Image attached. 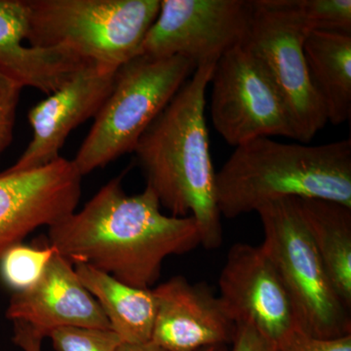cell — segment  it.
Listing matches in <instances>:
<instances>
[{"mask_svg":"<svg viewBox=\"0 0 351 351\" xmlns=\"http://www.w3.org/2000/svg\"><path fill=\"white\" fill-rule=\"evenodd\" d=\"M40 332L23 322H14L13 341L24 351H43V339Z\"/></svg>","mask_w":351,"mask_h":351,"instance_id":"obj_25","label":"cell"},{"mask_svg":"<svg viewBox=\"0 0 351 351\" xmlns=\"http://www.w3.org/2000/svg\"><path fill=\"white\" fill-rule=\"evenodd\" d=\"M230 351H278L276 341L248 324L237 325Z\"/></svg>","mask_w":351,"mask_h":351,"instance_id":"obj_24","label":"cell"},{"mask_svg":"<svg viewBox=\"0 0 351 351\" xmlns=\"http://www.w3.org/2000/svg\"><path fill=\"white\" fill-rule=\"evenodd\" d=\"M257 213L265 234L261 247L290 295L300 329L321 339L351 334L350 308L332 285L297 198L267 203Z\"/></svg>","mask_w":351,"mask_h":351,"instance_id":"obj_6","label":"cell"},{"mask_svg":"<svg viewBox=\"0 0 351 351\" xmlns=\"http://www.w3.org/2000/svg\"><path fill=\"white\" fill-rule=\"evenodd\" d=\"M56 351H117L121 341L110 329L64 327L50 332Z\"/></svg>","mask_w":351,"mask_h":351,"instance_id":"obj_21","label":"cell"},{"mask_svg":"<svg viewBox=\"0 0 351 351\" xmlns=\"http://www.w3.org/2000/svg\"><path fill=\"white\" fill-rule=\"evenodd\" d=\"M117 71L87 64L29 112L32 137L10 171L43 167L60 158L71 131L95 119L107 100Z\"/></svg>","mask_w":351,"mask_h":351,"instance_id":"obj_12","label":"cell"},{"mask_svg":"<svg viewBox=\"0 0 351 351\" xmlns=\"http://www.w3.org/2000/svg\"><path fill=\"white\" fill-rule=\"evenodd\" d=\"M82 176L60 157L43 167L0 174V257L40 226L56 225L75 211Z\"/></svg>","mask_w":351,"mask_h":351,"instance_id":"obj_10","label":"cell"},{"mask_svg":"<svg viewBox=\"0 0 351 351\" xmlns=\"http://www.w3.org/2000/svg\"><path fill=\"white\" fill-rule=\"evenodd\" d=\"M216 198L226 219L287 198L351 208V140L309 145L261 137L240 145L216 173Z\"/></svg>","mask_w":351,"mask_h":351,"instance_id":"obj_3","label":"cell"},{"mask_svg":"<svg viewBox=\"0 0 351 351\" xmlns=\"http://www.w3.org/2000/svg\"><path fill=\"white\" fill-rule=\"evenodd\" d=\"M309 31L351 34L350 0H288Z\"/></svg>","mask_w":351,"mask_h":351,"instance_id":"obj_20","label":"cell"},{"mask_svg":"<svg viewBox=\"0 0 351 351\" xmlns=\"http://www.w3.org/2000/svg\"><path fill=\"white\" fill-rule=\"evenodd\" d=\"M29 45L117 71L138 56L160 0H27Z\"/></svg>","mask_w":351,"mask_h":351,"instance_id":"obj_4","label":"cell"},{"mask_svg":"<svg viewBox=\"0 0 351 351\" xmlns=\"http://www.w3.org/2000/svg\"><path fill=\"white\" fill-rule=\"evenodd\" d=\"M297 199L332 285L351 308V208L332 201Z\"/></svg>","mask_w":351,"mask_h":351,"instance_id":"obj_18","label":"cell"},{"mask_svg":"<svg viewBox=\"0 0 351 351\" xmlns=\"http://www.w3.org/2000/svg\"><path fill=\"white\" fill-rule=\"evenodd\" d=\"M277 348L278 351H351V334L321 339L295 329L277 343Z\"/></svg>","mask_w":351,"mask_h":351,"instance_id":"obj_23","label":"cell"},{"mask_svg":"<svg viewBox=\"0 0 351 351\" xmlns=\"http://www.w3.org/2000/svg\"><path fill=\"white\" fill-rule=\"evenodd\" d=\"M27 34V0H0V75L22 88L49 95L90 64L66 51L25 46Z\"/></svg>","mask_w":351,"mask_h":351,"instance_id":"obj_15","label":"cell"},{"mask_svg":"<svg viewBox=\"0 0 351 351\" xmlns=\"http://www.w3.org/2000/svg\"><path fill=\"white\" fill-rule=\"evenodd\" d=\"M156 302L151 341L166 351L232 345L237 324L205 284L175 276L152 289Z\"/></svg>","mask_w":351,"mask_h":351,"instance_id":"obj_13","label":"cell"},{"mask_svg":"<svg viewBox=\"0 0 351 351\" xmlns=\"http://www.w3.org/2000/svg\"><path fill=\"white\" fill-rule=\"evenodd\" d=\"M309 80L328 122L341 125L351 115V34L314 31L304 43Z\"/></svg>","mask_w":351,"mask_h":351,"instance_id":"obj_16","label":"cell"},{"mask_svg":"<svg viewBox=\"0 0 351 351\" xmlns=\"http://www.w3.org/2000/svg\"><path fill=\"white\" fill-rule=\"evenodd\" d=\"M253 12V0H160L138 56L215 64L248 41Z\"/></svg>","mask_w":351,"mask_h":351,"instance_id":"obj_9","label":"cell"},{"mask_svg":"<svg viewBox=\"0 0 351 351\" xmlns=\"http://www.w3.org/2000/svg\"><path fill=\"white\" fill-rule=\"evenodd\" d=\"M195 66L184 58L137 56L120 66L107 100L73 159L85 176L133 152Z\"/></svg>","mask_w":351,"mask_h":351,"instance_id":"obj_5","label":"cell"},{"mask_svg":"<svg viewBox=\"0 0 351 351\" xmlns=\"http://www.w3.org/2000/svg\"><path fill=\"white\" fill-rule=\"evenodd\" d=\"M50 246L71 265H88L133 287L151 289L166 258L201 245L191 216H167L149 186L127 195L121 178L108 182L84 205L50 226Z\"/></svg>","mask_w":351,"mask_h":351,"instance_id":"obj_1","label":"cell"},{"mask_svg":"<svg viewBox=\"0 0 351 351\" xmlns=\"http://www.w3.org/2000/svg\"><path fill=\"white\" fill-rule=\"evenodd\" d=\"M253 8L246 44L267 69L282 97L295 140L308 144L328 122L304 59V39L311 31L288 0H253Z\"/></svg>","mask_w":351,"mask_h":351,"instance_id":"obj_7","label":"cell"},{"mask_svg":"<svg viewBox=\"0 0 351 351\" xmlns=\"http://www.w3.org/2000/svg\"><path fill=\"white\" fill-rule=\"evenodd\" d=\"M117 351H166L152 341L141 343H121Z\"/></svg>","mask_w":351,"mask_h":351,"instance_id":"obj_26","label":"cell"},{"mask_svg":"<svg viewBox=\"0 0 351 351\" xmlns=\"http://www.w3.org/2000/svg\"><path fill=\"white\" fill-rule=\"evenodd\" d=\"M219 288V298L235 324L250 325L276 343L300 329L290 295L262 247L233 245Z\"/></svg>","mask_w":351,"mask_h":351,"instance_id":"obj_11","label":"cell"},{"mask_svg":"<svg viewBox=\"0 0 351 351\" xmlns=\"http://www.w3.org/2000/svg\"><path fill=\"white\" fill-rule=\"evenodd\" d=\"M215 64L199 66L145 130L133 152L147 186L171 216L195 219L201 245L223 243L217 205L216 172L210 152L205 108Z\"/></svg>","mask_w":351,"mask_h":351,"instance_id":"obj_2","label":"cell"},{"mask_svg":"<svg viewBox=\"0 0 351 351\" xmlns=\"http://www.w3.org/2000/svg\"><path fill=\"white\" fill-rule=\"evenodd\" d=\"M6 316L13 322L29 325L44 338L64 327L110 329L107 317L83 286L73 265L58 253L38 282L14 293Z\"/></svg>","mask_w":351,"mask_h":351,"instance_id":"obj_14","label":"cell"},{"mask_svg":"<svg viewBox=\"0 0 351 351\" xmlns=\"http://www.w3.org/2000/svg\"><path fill=\"white\" fill-rule=\"evenodd\" d=\"M56 253V249L50 245L45 247L13 245L0 257L2 280L15 293L27 290L38 282Z\"/></svg>","mask_w":351,"mask_h":351,"instance_id":"obj_19","label":"cell"},{"mask_svg":"<svg viewBox=\"0 0 351 351\" xmlns=\"http://www.w3.org/2000/svg\"><path fill=\"white\" fill-rule=\"evenodd\" d=\"M196 351H230V348H228V346L221 345L208 346V348H201Z\"/></svg>","mask_w":351,"mask_h":351,"instance_id":"obj_27","label":"cell"},{"mask_svg":"<svg viewBox=\"0 0 351 351\" xmlns=\"http://www.w3.org/2000/svg\"><path fill=\"white\" fill-rule=\"evenodd\" d=\"M22 90L19 84L0 75V156L12 143Z\"/></svg>","mask_w":351,"mask_h":351,"instance_id":"obj_22","label":"cell"},{"mask_svg":"<svg viewBox=\"0 0 351 351\" xmlns=\"http://www.w3.org/2000/svg\"><path fill=\"white\" fill-rule=\"evenodd\" d=\"M210 84L212 123L228 145L276 136L295 140L282 97L246 43L217 62Z\"/></svg>","mask_w":351,"mask_h":351,"instance_id":"obj_8","label":"cell"},{"mask_svg":"<svg viewBox=\"0 0 351 351\" xmlns=\"http://www.w3.org/2000/svg\"><path fill=\"white\" fill-rule=\"evenodd\" d=\"M75 269L121 343L151 341L156 313L152 289L133 287L91 265H76Z\"/></svg>","mask_w":351,"mask_h":351,"instance_id":"obj_17","label":"cell"}]
</instances>
